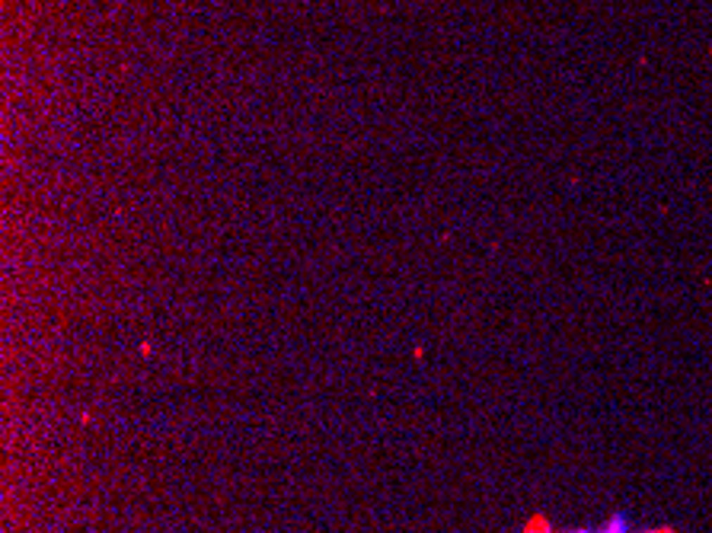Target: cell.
Returning a JSON list of instances; mask_svg holds the SVG:
<instances>
[{
	"label": "cell",
	"instance_id": "cell-1",
	"mask_svg": "<svg viewBox=\"0 0 712 533\" xmlns=\"http://www.w3.org/2000/svg\"><path fill=\"white\" fill-rule=\"evenodd\" d=\"M524 533H553V530H549V527H543V520H533V524H527ZM601 533H626V530H623L620 520H614V524H610L607 530H601ZM649 533H671V530H649Z\"/></svg>",
	"mask_w": 712,
	"mask_h": 533
}]
</instances>
